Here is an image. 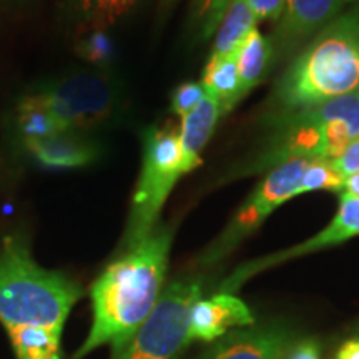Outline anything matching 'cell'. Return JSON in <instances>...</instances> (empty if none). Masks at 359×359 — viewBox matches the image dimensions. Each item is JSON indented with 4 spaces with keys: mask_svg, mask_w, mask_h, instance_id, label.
<instances>
[{
    "mask_svg": "<svg viewBox=\"0 0 359 359\" xmlns=\"http://www.w3.org/2000/svg\"><path fill=\"white\" fill-rule=\"evenodd\" d=\"M343 182L344 177L333 167L330 160H314L308 165L296 195L314 190H334L339 193Z\"/></svg>",
    "mask_w": 359,
    "mask_h": 359,
    "instance_id": "obj_21",
    "label": "cell"
},
{
    "mask_svg": "<svg viewBox=\"0 0 359 359\" xmlns=\"http://www.w3.org/2000/svg\"><path fill=\"white\" fill-rule=\"evenodd\" d=\"M359 235V198L348 195V193H339V208L336 217L331 219L325 230L314 235L303 243L291 246L288 250L278 251V253L268 255V257L253 259L241 264L235 269L230 276L226 278L219 286L218 293H233L240 288L241 285L250 278H253L264 269L278 266V264L290 262V259L304 257V255L320 251L326 246H336L351 238Z\"/></svg>",
    "mask_w": 359,
    "mask_h": 359,
    "instance_id": "obj_8",
    "label": "cell"
},
{
    "mask_svg": "<svg viewBox=\"0 0 359 359\" xmlns=\"http://www.w3.org/2000/svg\"><path fill=\"white\" fill-rule=\"evenodd\" d=\"M285 359H321L320 343L313 338L298 339Z\"/></svg>",
    "mask_w": 359,
    "mask_h": 359,
    "instance_id": "obj_26",
    "label": "cell"
},
{
    "mask_svg": "<svg viewBox=\"0 0 359 359\" xmlns=\"http://www.w3.org/2000/svg\"><path fill=\"white\" fill-rule=\"evenodd\" d=\"M173 2H175V0H163L165 6H170V4H173Z\"/></svg>",
    "mask_w": 359,
    "mask_h": 359,
    "instance_id": "obj_29",
    "label": "cell"
},
{
    "mask_svg": "<svg viewBox=\"0 0 359 359\" xmlns=\"http://www.w3.org/2000/svg\"><path fill=\"white\" fill-rule=\"evenodd\" d=\"M219 116H222V105H219L218 97L208 90H206L200 105L191 114L183 116L182 130L178 135L185 173L191 172L201 163L200 155L213 135Z\"/></svg>",
    "mask_w": 359,
    "mask_h": 359,
    "instance_id": "obj_13",
    "label": "cell"
},
{
    "mask_svg": "<svg viewBox=\"0 0 359 359\" xmlns=\"http://www.w3.org/2000/svg\"><path fill=\"white\" fill-rule=\"evenodd\" d=\"M17 125H19L20 133L24 135V140H39V138L53 137V135L65 132L37 93L25 97L19 103Z\"/></svg>",
    "mask_w": 359,
    "mask_h": 359,
    "instance_id": "obj_19",
    "label": "cell"
},
{
    "mask_svg": "<svg viewBox=\"0 0 359 359\" xmlns=\"http://www.w3.org/2000/svg\"><path fill=\"white\" fill-rule=\"evenodd\" d=\"M296 341L290 326L264 323L230 331L215 341L200 359H285Z\"/></svg>",
    "mask_w": 359,
    "mask_h": 359,
    "instance_id": "obj_9",
    "label": "cell"
},
{
    "mask_svg": "<svg viewBox=\"0 0 359 359\" xmlns=\"http://www.w3.org/2000/svg\"><path fill=\"white\" fill-rule=\"evenodd\" d=\"M346 0H286L275 34L276 47L291 50L336 19Z\"/></svg>",
    "mask_w": 359,
    "mask_h": 359,
    "instance_id": "obj_11",
    "label": "cell"
},
{
    "mask_svg": "<svg viewBox=\"0 0 359 359\" xmlns=\"http://www.w3.org/2000/svg\"><path fill=\"white\" fill-rule=\"evenodd\" d=\"M6 2H12V0H0V6H2V4H6Z\"/></svg>",
    "mask_w": 359,
    "mask_h": 359,
    "instance_id": "obj_30",
    "label": "cell"
},
{
    "mask_svg": "<svg viewBox=\"0 0 359 359\" xmlns=\"http://www.w3.org/2000/svg\"><path fill=\"white\" fill-rule=\"evenodd\" d=\"M205 93L206 90L203 83L188 82V83L180 85V87L175 90L172 97V110L183 118V116L191 114V111L200 105V102L203 100Z\"/></svg>",
    "mask_w": 359,
    "mask_h": 359,
    "instance_id": "obj_23",
    "label": "cell"
},
{
    "mask_svg": "<svg viewBox=\"0 0 359 359\" xmlns=\"http://www.w3.org/2000/svg\"><path fill=\"white\" fill-rule=\"evenodd\" d=\"M359 90V4L331 20L278 80L281 109L298 111Z\"/></svg>",
    "mask_w": 359,
    "mask_h": 359,
    "instance_id": "obj_3",
    "label": "cell"
},
{
    "mask_svg": "<svg viewBox=\"0 0 359 359\" xmlns=\"http://www.w3.org/2000/svg\"><path fill=\"white\" fill-rule=\"evenodd\" d=\"M39 163L50 168H80L100 156V147L77 133L64 132L39 140H24Z\"/></svg>",
    "mask_w": 359,
    "mask_h": 359,
    "instance_id": "obj_12",
    "label": "cell"
},
{
    "mask_svg": "<svg viewBox=\"0 0 359 359\" xmlns=\"http://www.w3.org/2000/svg\"><path fill=\"white\" fill-rule=\"evenodd\" d=\"M231 2L233 0H191L190 25L196 37L206 40L215 35Z\"/></svg>",
    "mask_w": 359,
    "mask_h": 359,
    "instance_id": "obj_20",
    "label": "cell"
},
{
    "mask_svg": "<svg viewBox=\"0 0 359 359\" xmlns=\"http://www.w3.org/2000/svg\"><path fill=\"white\" fill-rule=\"evenodd\" d=\"M331 163L344 178L349 175L359 173V138L349 143L339 158L333 160Z\"/></svg>",
    "mask_w": 359,
    "mask_h": 359,
    "instance_id": "obj_24",
    "label": "cell"
},
{
    "mask_svg": "<svg viewBox=\"0 0 359 359\" xmlns=\"http://www.w3.org/2000/svg\"><path fill=\"white\" fill-rule=\"evenodd\" d=\"M183 172L180 135L172 128H150L143 138L142 173L135 188L122 248L142 243L156 228V219Z\"/></svg>",
    "mask_w": 359,
    "mask_h": 359,
    "instance_id": "obj_5",
    "label": "cell"
},
{
    "mask_svg": "<svg viewBox=\"0 0 359 359\" xmlns=\"http://www.w3.org/2000/svg\"><path fill=\"white\" fill-rule=\"evenodd\" d=\"M172 241L168 226H156L105 268L90 290L92 326L70 359H85L103 346L115 353L132 338L163 293Z\"/></svg>",
    "mask_w": 359,
    "mask_h": 359,
    "instance_id": "obj_2",
    "label": "cell"
},
{
    "mask_svg": "<svg viewBox=\"0 0 359 359\" xmlns=\"http://www.w3.org/2000/svg\"><path fill=\"white\" fill-rule=\"evenodd\" d=\"M82 288L35 262L24 238L0 245V325L15 359H62V336Z\"/></svg>",
    "mask_w": 359,
    "mask_h": 359,
    "instance_id": "obj_1",
    "label": "cell"
},
{
    "mask_svg": "<svg viewBox=\"0 0 359 359\" xmlns=\"http://www.w3.org/2000/svg\"><path fill=\"white\" fill-rule=\"evenodd\" d=\"M258 20H278L285 11L286 0H246Z\"/></svg>",
    "mask_w": 359,
    "mask_h": 359,
    "instance_id": "obj_25",
    "label": "cell"
},
{
    "mask_svg": "<svg viewBox=\"0 0 359 359\" xmlns=\"http://www.w3.org/2000/svg\"><path fill=\"white\" fill-rule=\"evenodd\" d=\"M339 193H348V195L359 198V173L349 175V177L344 178L343 188H341Z\"/></svg>",
    "mask_w": 359,
    "mask_h": 359,
    "instance_id": "obj_28",
    "label": "cell"
},
{
    "mask_svg": "<svg viewBox=\"0 0 359 359\" xmlns=\"http://www.w3.org/2000/svg\"><path fill=\"white\" fill-rule=\"evenodd\" d=\"M311 160H290L275 167L257 187L253 195L245 201L226 230L201 255V264H215L223 259L243 238L251 235L278 206L291 198L302 185V178Z\"/></svg>",
    "mask_w": 359,
    "mask_h": 359,
    "instance_id": "obj_6",
    "label": "cell"
},
{
    "mask_svg": "<svg viewBox=\"0 0 359 359\" xmlns=\"http://www.w3.org/2000/svg\"><path fill=\"white\" fill-rule=\"evenodd\" d=\"M77 52L85 60L105 67L107 64H110L111 57L115 53V47L107 32H88L80 39Z\"/></svg>",
    "mask_w": 359,
    "mask_h": 359,
    "instance_id": "obj_22",
    "label": "cell"
},
{
    "mask_svg": "<svg viewBox=\"0 0 359 359\" xmlns=\"http://www.w3.org/2000/svg\"><path fill=\"white\" fill-rule=\"evenodd\" d=\"M200 276H182L163 288L154 311L111 359H180L191 344L190 313L203 298Z\"/></svg>",
    "mask_w": 359,
    "mask_h": 359,
    "instance_id": "obj_4",
    "label": "cell"
},
{
    "mask_svg": "<svg viewBox=\"0 0 359 359\" xmlns=\"http://www.w3.org/2000/svg\"><path fill=\"white\" fill-rule=\"evenodd\" d=\"M138 0H67V11L82 32H107Z\"/></svg>",
    "mask_w": 359,
    "mask_h": 359,
    "instance_id": "obj_14",
    "label": "cell"
},
{
    "mask_svg": "<svg viewBox=\"0 0 359 359\" xmlns=\"http://www.w3.org/2000/svg\"><path fill=\"white\" fill-rule=\"evenodd\" d=\"M37 95L65 132L97 127L114 114L116 105L115 85L105 72L55 80L40 88Z\"/></svg>",
    "mask_w": 359,
    "mask_h": 359,
    "instance_id": "obj_7",
    "label": "cell"
},
{
    "mask_svg": "<svg viewBox=\"0 0 359 359\" xmlns=\"http://www.w3.org/2000/svg\"><path fill=\"white\" fill-rule=\"evenodd\" d=\"M334 359H359V338L348 339L336 353Z\"/></svg>",
    "mask_w": 359,
    "mask_h": 359,
    "instance_id": "obj_27",
    "label": "cell"
},
{
    "mask_svg": "<svg viewBox=\"0 0 359 359\" xmlns=\"http://www.w3.org/2000/svg\"><path fill=\"white\" fill-rule=\"evenodd\" d=\"M346 2H359V0H346Z\"/></svg>",
    "mask_w": 359,
    "mask_h": 359,
    "instance_id": "obj_31",
    "label": "cell"
},
{
    "mask_svg": "<svg viewBox=\"0 0 359 359\" xmlns=\"http://www.w3.org/2000/svg\"><path fill=\"white\" fill-rule=\"evenodd\" d=\"M257 15L251 11L246 0H233L215 32L217 37H215L210 60L226 57L238 50V47L245 42L250 32L257 29Z\"/></svg>",
    "mask_w": 359,
    "mask_h": 359,
    "instance_id": "obj_15",
    "label": "cell"
},
{
    "mask_svg": "<svg viewBox=\"0 0 359 359\" xmlns=\"http://www.w3.org/2000/svg\"><path fill=\"white\" fill-rule=\"evenodd\" d=\"M236 53L238 50L226 57L208 60L203 82H201L208 92L218 97L219 105H222V115L228 114L245 97L241 92Z\"/></svg>",
    "mask_w": 359,
    "mask_h": 359,
    "instance_id": "obj_16",
    "label": "cell"
},
{
    "mask_svg": "<svg viewBox=\"0 0 359 359\" xmlns=\"http://www.w3.org/2000/svg\"><path fill=\"white\" fill-rule=\"evenodd\" d=\"M316 123L341 122L351 132L353 138H359V90L346 95H339L330 100L308 107V109L293 111Z\"/></svg>",
    "mask_w": 359,
    "mask_h": 359,
    "instance_id": "obj_18",
    "label": "cell"
},
{
    "mask_svg": "<svg viewBox=\"0 0 359 359\" xmlns=\"http://www.w3.org/2000/svg\"><path fill=\"white\" fill-rule=\"evenodd\" d=\"M255 316L248 304L231 293H217L201 298L190 313V339L215 343L240 327L255 326Z\"/></svg>",
    "mask_w": 359,
    "mask_h": 359,
    "instance_id": "obj_10",
    "label": "cell"
},
{
    "mask_svg": "<svg viewBox=\"0 0 359 359\" xmlns=\"http://www.w3.org/2000/svg\"><path fill=\"white\" fill-rule=\"evenodd\" d=\"M273 50H275L273 40L264 37L257 29L250 32L245 42L238 47L236 62L243 95H246L251 88L257 87L263 80L269 62H271Z\"/></svg>",
    "mask_w": 359,
    "mask_h": 359,
    "instance_id": "obj_17",
    "label": "cell"
}]
</instances>
